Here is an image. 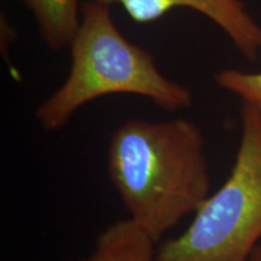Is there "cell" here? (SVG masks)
<instances>
[{
    "mask_svg": "<svg viewBox=\"0 0 261 261\" xmlns=\"http://www.w3.org/2000/svg\"><path fill=\"white\" fill-rule=\"evenodd\" d=\"M108 173L129 219L156 243L211 195L204 136L182 117L126 120L110 137Z\"/></svg>",
    "mask_w": 261,
    "mask_h": 261,
    "instance_id": "obj_1",
    "label": "cell"
},
{
    "mask_svg": "<svg viewBox=\"0 0 261 261\" xmlns=\"http://www.w3.org/2000/svg\"><path fill=\"white\" fill-rule=\"evenodd\" d=\"M69 48L67 79L35 109L44 130L63 128L81 107L110 94L148 98L167 112L191 107V90L165 76L154 56L119 31L110 6L96 0L84 3Z\"/></svg>",
    "mask_w": 261,
    "mask_h": 261,
    "instance_id": "obj_2",
    "label": "cell"
},
{
    "mask_svg": "<svg viewBox=\"0 0 261 261\" xmlns=\"http://www.w3.org/2000/svg\"><path fill=\"white\" fill-rule=\"evenodd\" d=\"M232 171L207 197L187 230L165 241L156 261H249L261 243V117L242 107Z\"/></svg>",
    "mask_w": 261,
    "mask_h": 261,
    "instance_id": "obj_3",
    "label": "cell"
},
{
    "mask_svg": "<svg viewBox=\"0 0 261 261\" xmlns=\"http://www.w3.org/2000/svg\"><path fill=\"white\" fill-rule=\"evenodd\" d=\"M120 5L132 21L145 24L162 18L174 9L197 11L219 25L244 57L255 61L261 54V27L241 0H96Z\"/></svg>",
    "mask_w": 261,
    "mask_h": 261,
    "instance_id": "obj_4",
    "label": "cell"
},
{
    "mask_svg": "<svg viewBox=\"0 0 261 261\" xmlns=\"http://www.w3.org/2000/svg\"><path fill=\"white\" fill-rule=\"evenodd\" d=\"M155 244L128 218L108 225L98 234L92 253L80 261H156Z\"/></svg>",
    "mask_w": 261,
    "mask_h": 261,
    "instance_id": "obj_5",
    "label": "cell"
},
{
    "mask_svg": "<svg viewBox=\"0 0 261 261\" xmlns=\"http://www.w3.org/2000/svg\"><path fill=\"white\" fill-rule=\"evenodd\" d=\"M37 22L42 41L48 48L60 51L70 46L79 31V0H21Z\"/></svg>",
    "mask_w": 261,
    "mask_h": 261,
    "instance_id": "obj_6",
    "label": "cell"
},
{
    "mask_svg": "<svg viewBox=\"0 0 261 261\" xmlns=\"http://www.w3.org/2000/svg\"><path fill=\"white\" fill-rule=\"evenodd\" d=\"M215 81L221 89L240 97L244 106L253 108L261 117V71L248 73L237 69H225L217 74Z\"/></svg>",
    "mask_w": 261,
    "mask_h": 261,
    "instance_id": "obj_7",
    "label": "cell"
},
{
    "mask_svg": "<svg viewBox=\"0 0 261 261\" xmlns=\"http://www.w3.org/2000/svg\"><path fill=\"white\" fill-rule=\"evenodd\" d=\"M2 32L5 33V37L2 35V51L3 54L6 52L8 54L9 51V46H10V42H12L15 40V33L12 31V27L9 24V22L4 21V18L2 19Z\"/></svg>",
    "mask_w": 261,
    "mask_h": 261,
    "instance_id": "obj_8",
    "label": "cell"
},
{
    "mask_svg": "<svg viewBox=\"0 0 261 261\" xmlns=\"http://www.w3.org/2000/svg\"><path fill=\"white\" fill-rule=\"evenodd\" d=\"M249 261H261V243L256 247V249L253 252Z\"/></svg>",
    "mask_w": 261,
    "mask_h": 261,
    "instance_id": "obj_9",
    "label": "cell"
}]
</instances>
